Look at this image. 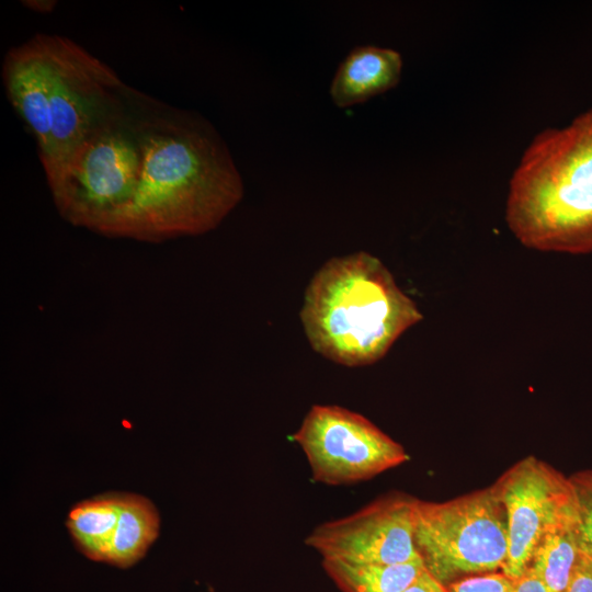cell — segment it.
<instances>
[{"instance_id":"1","label":"cell","mask_w":592,"mask_h":592,"mask_svg":"<svg viewBox=\"0 0 592 592\" xmlns=\"http://www.w3.org/2000/svg\"><path fill=\"white\" fill-rule=\"evenodd\" d=\"M243 196L230 152L203 117L160 103L129 206L102 236L162 242L215 229Z\"/></svg>"},{"instance_id":"2","label":"cell","mask_w":592,"mask_h":592,"mask_svg":"<svg viewBox=\"0 0 592 592\" xmlns=\"http://www.w3.org/2000/svg\"><path fill=\"white\" fill-rule=\"evenodd\" d=\"M10 103L36 140L41 161L56 159L139 93L73 41L36 34L2 65Z\"/></svg>"},{"instance_id":"3","label":"cell","mask_w":592,"mask_h":592,"mask_svg":"<svg viewBox=\"0 0 592 592\" xmlns=\"http://www.w3.org/2000/svg\"><path fill=\"white\" fill-rule=\"evenodd\" d=\"M505 220L530 249L592 252V107L533 137L509 181Z\"/></svg>"},{"instance_id":"4","label":"cell","mask_w":592,"mask_h":592,"mask_svg":"<svg viewBox=\"0 0 592 592\" xmlns=\"http://www.w3.org/2000/svg\"><path fill=\"white\" fill-rule=\"evenodd\" d=\"M422 319L389 270L364 251L328 260L310 280L300 310L311 348L349 367L378 362Z\"/></svg>"},{"instance_id":"5","label":"cell","mask_w":592,"mask_h":592,"mask_svg":"<svg viewBox=\"0 0 592 592\" xmlns=\"http://www.w3.org/2000/svg\"><path fill=\"white\" fill-rule=\"evenodd\" d=\"M159 104L139 92L69 151L41 161L65 220L102 235L129 206L140 179L149 123Z\"/></svg>"},{"instance_id":"6","label":"cell","mask_w":592,"mask_h":592,"mask_svg":"<svg viewBox=\"0 0 592 592\" xmlns=\"http://www.w3.org/2000/svg\"><path fill=\"white\" fill-rule=\"evenodd\" d=\"M413 539L424 568L445 585L503 571L508 524L491 487L443 501L415 500Z\"/></svg>"},{"instance_id":"7","label":"cell","mask_w":592,"mask_h":592,"mask_svg":"<svg viewBox=\"0 0 592 592\" xmlns=\"http://www.w3.org/2000/svg\"><path fill=\"white\" fill-rule=\"evenodd\" d=\"M293 440L315 481L341 486L366 481L409 459L403 446L364 415L334 405H315Z\"/></svg>"},{"instance_id":"8","label":"cell","mask_w":592,"mask_h":592,"mask_svg":"<svg viewBox=\"0 0 592 592\" xmlns=\"http://www.w3.org/2000/svg\"><path fill=\"white\" fill-rule=\"evenodd\" d=\"M492 488L506 514L508 556L502 572L516 580L530 567L545 533L576 519L573 490L569 477L535 456L515 463Z\"/></svg>"},{"instance_id":"9","label":"cell","mask_w":592,"mask_h":592,"mask_svg":"<svg viewBox=\"0 0 592 592\" xmlns=\"http://www.w3.org/2000/svg\"><path fill=\"white\" fill-rule=\"evenodd\" d=\"M415 500L391 491L348 516L316 526L305 544L322 560L378 565L419 560L413 539Z\"/></svg>"},{"instance_id":"10","label":"cell","mask_w":592,"mask_h":592,"mask_svg":"<svg viewBox=\"0 0 592 592\" xmlns=\"http://www.w3.org/2000/svg\"><path fill=\"white\" fill-rule=\"evenodd\" d=\"M402 57L391 48L355 47L339 65L330 95L340 107H349L394 89L401 79Z\"/></svg>"},{"instance_id":"11","label":"cell","mask_w":592,"mask_h":592,"mask_svg":"<svg viewBox=\"0 0 592 592\" xmlns=\"http://www.w3.org/2000/svg\"><path fill=\"white\" fill-rule=\"evenodd\" d=\"M160 517L148 499L123 492L106 563L125 569L138 562L159 535Z\"/></svg>"},{"instance_id":"12","label":"cell","mask_w":592,"mask_h":592,"mask_svg":"<svg viewBox=\"0 0 592 592\" xmlns=\"http://www.w3.org/2000/svg\"><path fill=\"white\" fill-rule=\"evenodd\" d=\"M122 497L123 492H106L80 501L70 510L67 528L77 549L90 560L106 562Z\"/></svg>"},{"instance_id":"13","label":"cell","mask_w":592,"mask_h":592,"mask_svg":"<svg viewBox=\"0 0 592 592\" xmlns=\"http://www.w3.org/2000/svg\"><path fill=\"white\" fill-rule=\"evenodd\" d=\"M582 555L576 519L566 520L545 533L534 551L530 568L544 583L547 592H566Z\"/></svg>"},{"instance_id":"14","label":"cell","mask_w":592,"mask_h":592,"mask_svg":"<svg viewBox=\"0 0 592 592\" xmlns=\"http://www.w3.org/2000/svg\"><path fill=\"white\" fill-rule=\"evenodd\" d=\"M322 567L343 592H405L424 569L421 559L392 565L322 560Z\"/></svg>"},{"instance_id":"15","label":"cell","mask_w":592,"mask_h":592,"mask_svg":"<svg viewBox=\"0 0 592 592\" xmlns=\"http://www.w3.org/2000/svg\"><path fill=\"white\" fill-rule=\"evenodd\" d=\"M569 480L576 503V532L582 553L592 558V469L580 470Z\"/></svg>"},{"instance_id":"16","label":"cell","mask_w":592,"mask_h":592,"mask_svg":"<svg viewBox=\"0 0 592 592\" xmlns=\"http://www.w3.org/2000/svg\"><path fill=\"white\" fill-rule=\"evenodd\" d=\"M514 579L502 571L475 574L447 585L449 592H511Z\"/></svg>"},{"instance_id":"17","label":"cell","mask_w":592,"mask_h":592,"mask_svg":"<svg viewBox=\"0 0 592 592\" xmlns=\"http://www.w3.org/2000/svg\"><path fill=\"white\" fill-rule=\"evenodd\" d=\"M566 592H592V558L582 555Z\"/></svg>"},{"instance_id":"18","label":"cell","mask_w":592,"mask_h":592,"mask_svg":"<svg viewBox=\"0 0 592 592\" xmlns=\"http://www.w3.org/2000/svg\"><path fill=\"white\" fill-rule=\"evenodd\" d=\"M405 592H449V590L424 568Z\"/></svg>"},{"instance_id":"19","label":"cell","mask_w":592,"mask_h":592,"mask_svg":"<svg viewBox=\"0 0 592 592\" xmlns=\"http://www.w3.org/2000/svg\"><path fill=\"white\" fill-rule=\"evenodd\" d=\"M511 592H547V590L537 574L528 567L526 571L514 581Z\"/></svg>"},{"instance_id":"20","label":"cell","mask_w":592,"mask_h":592,"mask_svg":"<svg viewBox=\"0 0 592 592\" xmlns=\"http://www.w3.org/2000/svg\"><path fill=\"white\" fill-rule=\"evenodd\" d=\"M22 4L37 13H50L57 2L54 0H25L22 1Z\"/></svg>"}]
</instances>
